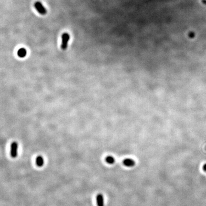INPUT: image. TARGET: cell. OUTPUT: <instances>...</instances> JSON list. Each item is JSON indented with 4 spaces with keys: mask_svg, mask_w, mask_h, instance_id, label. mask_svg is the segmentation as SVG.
<instances>
[{
    "mask_svg": "<svg viewBox=\"0 0 206 206\" xmlns=\"http://www.w3.org/2000/svg\"><path fill=\"white\" fill-rule=\"evenodd\" d=\"M34 6L38 12L40 14L45 15V14H46L47 10L41 2L39 1L35 2L34 4Z\"/></svg>",
    "mask_w": 206,
    "mask_h": 206,
    "instance_id": "cell-1",
    "label": "cell"
},
{
    "mask_svg": "<svg viewBox=\"0 0 206 206\" xmlns=\"http://www.w3.org/2000/svg\"><path fill=\"white\" fill-rule=\"evenodd\" d=\"M62 43L61 48L63 50H66L67 47V43L70 39V35L68 33H65L62 35Z\"/></svg>",
    "mask_w": 206,
    "mask_h": 206,
    "instance_id": "cell-2",
    "label": "cell"
},
{
    "mask_svg": "<svg viewBox=\"0 0 206 206\" xmlns=\"http://www.w3.org/2000/svg\"><path fill=\"white\" fill-rule=\"evenodd\" d=\"M18 144L16 142H13L11 145V156L12 158H15L17 156Z\"/></svg>",
    "mask_w": 206,
    "mask_h": 206,
    "instance_id": "cell-3",
    "label": "cell"
},
{
    "mask_svg": "<svg viewBox=\"0 0 206 206\" xmlns=\"http://www.w3.org/2000/svg\"><path fill=\"white\" fill-rule=\"evenodd\" d=\"M123 164L128 167H132L135 165V161L130 158H126L124 160Z\"/></svg>",
    "mask_w": 206,
    "mask_h": 206,
    "instance_id": "cell-4",
    "label": "cell"
},
{
    "mask_svg": "<svg viewBox=\"0 0 206 206\" xmlns=\"http://www.w3.org/2000/svg\"><path fill=\"white\" fill-rule=\"evenodd\" d=\"M96 201L98 206H104V197L102 194H99L96 197Z\"/></svg>",
    "mask_w": 206,
    "mask_h": 206,
    "instance_id": "cell-5",
    "label": "cell"
},
{
    "mask_svg": "<svg viewBox=\"0 0 206 206\" xmlns=\"http://www.w3.org/2000/svg\"><path fill=\"white\" fill-rule=\"evenodd\" d=\"M36 163L37 166L39 167H42L43 166L44 164V160L43 157L41 156H38L36 159Z\"/></svg>",
    "mask_w": 206,
    "mask_h": 206,
    "instance_id": "cell-6",
    "label": "cell"
},
{
    "mask_svg": "<svg viewBox=\"0 0 206 206\" xmlns=\"http://www.w3.org/2000/svg\"><path fill=\"white\" fill-rule=\"evenodd\" d=\"M18 56L20 57H23L26 55V51L24 48H21L18 51Z\"/></svg>",
    "mask_w": 206,
    "mask_h": 206,
    "instance_id": "cell-7",
    "label": "cell"
},
{
    "mask_svg": "<svg viewBox=\"0 0 206 206\" xmlns=\"http://www.w3.org/2000/svg\"><path fill=\"white\" fill-rule=\"evenodd\" d=\"M106 161L109 164H113L115 162V158L112 156H107L106 158Z\"/></svg>",
    "mask_w": 206,
    "mask_h": 206,
    "instance_id": "cell-8",
    "label": "cell"
},
{
    "mask_svg": "<svg viewBox=\"0 0 206 206\" xmlns=\"http://www.w3.org/2000/svg\"><path fill=\"white\" fill-rule=\"evenodd\" d=\"M203 170L206 172V164L203 166Z\"/></svg>",
    "mask_w": 206,
    "mask_h": 206,
    "instance_id": "cell-9",
    "label": "cell"
}]
</instances>
